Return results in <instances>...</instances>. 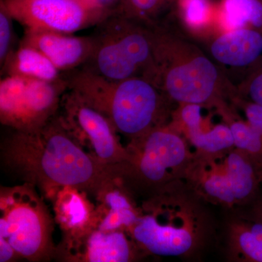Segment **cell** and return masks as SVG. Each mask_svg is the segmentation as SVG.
Returning a JSON list of instances; mask_svg holds the SVG:
<instances>
[{
    "mask_svg": "<svg viewBox=\"0 0 262 262\" xmlns=\"http://www.w3.org/2000/svg\"><path fill=\"white\" fill-rule=\"evenodd\" d=\"M70 91L62 98L65 111L63 123L80 144L84 141L95 158L114 173L126 160L127 150L120 145L117 131L107 117Z\"/></svg>",
    "mask_w": 262,
    "mask_h": 262,
    "instance_id": "obj_8",
    "label": "cell"
},
{
    "mask_svg": "<svg viewBox=\"0 0 262 262\" xmlns=\"http://www.w3.org/2000/svg\"><path fill=\"white\" fill-rule=\"evenodd\" d=\"M111 189L103 193L105 203L110 208L99 225V229L105 232L131 227L139 219L126 196L120 191Z\"/></svg>",
    "mask_w": 262,
    "mask_h": 262,
    "instance_id": "obj_19",
    "label": "cell"
},
{
    "mask_svg": "<svg viewBox=\"0 0 262 262\" xmlns=\"http://www.w3.org/2000/svg\"><path fill=\"white\" fill-rule=\"evenodd\" d=\"M170 215L166 221L155 215L138 219L133 226L136 241L149 252L162 256H178L190 251L194 234L187 221L181 215Z\"/></svg>",
    "mask_w": 262,
    "mask_h": 262,
    "instance_id": "obj_11",
    "label": "cell"
},
{
    "mask_svg": "<svg viewBox=\"0 0 262 262\" xmlns=\"http://www.w3.org/2000/svg\"><path fill=\"white\" fill-rule=\"evenodd\" d=\"M222 13L231 30L248 25L262 32V0H224Z\"/></svg>",
    "mask_w": 262,
    "mask_h": 262,
    "instance_id": "obj_18",
    "label": "cell"
},
{
    "mask_svg": "<svg viewBox=\"0 0 262 262\" xmlns=\"http://www.w3.org/2000/svg\"><path fill=\"white\" fill-rule=\"evenodd\" d=\"M56 203L57 216L67 230H84L91 220L89 208L78 189L71 187H62Z\"/></svg>",
    "mask_w": 262,
    "mask_h": 262,
    "instance_id": "obj_17",
    "label": "cell"
},
{
    "mask_svg": "<svg viewBox=\"0 0 262 262\" xmlns=\"http://www.w3.org/2000/svg\"><path fill=\"white\" fill-rule=\"evenodd\" d=\"M94 37L85 69L110 80L141 77L150 80L154 69L155 33L136 20L114 14L102 20Z\"/></svg>",
    "mask_w": 262,
    "mask_h": 262,
    "instance_id": "obj_4",
    "label": "cell"
},
{
    "mask_svg": "<svg viewBox=\"0 0 262 262\" xmlns=\"http://www.w3.org/2000/svg\"><path fill=\"white\" fill-rule=\"evenodd\" d=\"M251 157L243 151H231L220 164L210 165L202 179L205 193L215 201L232 205L254 194L258 175Z\"/></svg>",
    "mask_w": 262,
    "mask_h": 262,
    "instance_id": "obj_10",
    "label": "cell"
},
{
    "mask_svg": "<svg viewBox=\"0 0 262 262\" xmlns=\"http://www.w3.org/2000/svg\"><path fill=\"white\" fill-rule=\"evenodd\" d=\"M245 115L250 125L262 132V105L248 101L244 106Z\"/></svg>",
    "mask_w": 262,
    "mask_h": 262,
    "instance_id": "obj_26",
    "label": "cell"
},
{
    "mask_svg": "<svg viewBox=\"0 0 262 262\" xmlns=\"http://www.w3.org/2000/svg\"><path fill=\"white\" fill-rule=\"evenodd\" d=\"M169 1L170 0H122L115 14L139 21L155 14Z\"/></svg>",
    "mask_w": 262,
    "mask_h": 262,
    "instance_id": "obj_22",
    "label": "cell"
},
{
    "mask_svg": "<svg viewBox=\"0 0 262 262\" xmlns=\"http://www.w3.org/2000/svg\"><path fill=\"white\" fill-rule=\"evenodd\" d=\"M211 52L222 64L251 68L262 57V32L251 27L231 30L215 39Z\"/></svg>",
    "mask_w": 262,
    "mask_h": 262,
    "instance_id": "obj_13",
    "label": "cell"
},
{
    "mask_svg": "<svg viewBox=\"0 0 262 262\" xmlns=\"http://www.w3.org/2000/svg\"><path fill=\"white\" fill-rule=\"evenodd\" d=\"M7 75L21 76L51 82H66L61 71L36 48L20 43L18 49L10 53L5 64Z\"/></svg>",
    "mask_w": 262,
    "mask_h": 262,
    "instance_id": "obj_15",
    "label": "cell"
},
{
    "mask_svg": "<svg viewBox=\"0 0 262 262\" xmlns=\"http://www.w3.org/2000/svg\"><path fill=\"white\" fill-rule=\"evenodd\" d=\"M26 31L21 44L40 51L61 72L87 63L94 51V37H72L49 31Z\"/></svg>",
    "mask_w": 262,
    "mask_h": 262,
    "instance_id": "obj_12",
    "label": "cell"
},
{
    "mask_svg": "<svg viewBox=\"0 0 262 262\" xmlns=\"http://www.w3.org/2000/svg\"><path fill=\"white\" fill-rule=\"evenodd\" d=\"M66 89L67 81L51 82L7 75L0 82L2 123L22 132L42 128L53 118Z\"/></svg>",
    "mask_w": 262,
    "mask_h": 262,
    "instance_id": "obj_6",
    "label": "cell"
},
{
    "mask_svg": "<svg viewBox=\"0 0 262 262\" xmlns=\"http://www.w3.org/2000/svg\"><path fill=\"white\" fill-rule=\"evenodd\" d=\"M241 90L248 101L262 105V57L251 67Z\"/></svg>",
    "mask_w": 262,
    "mask_h": 262,
    "instance_id": "obj_24",
    "label": "cell"
},
{
    "mask_svg": "<svg viewBox=\"0 0 262 262\" xmlns=\"http://www.w3.org/2000/svg\"><path fill=\"white\" fill-rule=\"evenodd\" d=\"M238 252L248 261L262 262V222L241 226L234 236Z\"/></svg>",
    "mask_w": 262,
    "mask_h": 262,
    "instance_id": "obj_20",
    "label": "cell"
},
{
    "mask_svg": "<svg viewBox=\"0 0 262 262\" xmlns=\"http://www.w3.org/2000/svg\"><path fill=\"white\" fill-rule=\"evenodd\" d=\"M12 17L8 12L2 8L0 10V63L4 65L10 53L12 38H13V27Z\"/></svg>",
    "mask_w": 262,
    "mask_h": 262,
    "instance_id": "obj_25",
    "label": "cell"
},
{
    "mask_svg": "<svg viewBox=\"0 0 262 262\" xmlns=\"http://www.w3.org/2000/svg\"><path fill=\"white\" fill-rule=\"evenodd\" d=\"M1 7L29 31L70 34L105 19L95 0H2Z\"/></svg>",
    "mask_w": 262,
    "mask_h": 262,
    "instance_id": "obj_7",
    "label": "cell"
},
{
    "mask_svg": "<svg viewBox=\"0 0 262 262\" xmlns=\"http://www.w3.org/2000/svg\"><path fill=\"white\" fill-rule=\"evenodd\" d=\"M181 119L189 141L196 149L208 154H217L233 147L234 141L229 125L218 124L210 129L203 125L202 105L184 104Z\"/></svg>",
    "mask_w": 262,
    "mask_h": 262,
    "instance_id": "obj_14",
    "label": "cell"
},
{
    "mask_svg": "<svg viewBox=\"0 0 262 262\" xmlns=\"http://www.w3.org/2000/svg\"><path fill=\"white\" fill-rule=\"evenodd\" d=\"M234 146L253 159L262 160V132L247 122L236 121L230 125Z\"/></svg>",
    "mask_w": 262,
    "mask_h": 262,
    "instance_id": "obj_21",
    "label": "cell"
},
{
    "mask_svg": "<svg viewBox=\"0 0 262 262\" xmlns=\"http://www.w3.org/2000/svg\"><path fill=\"white\" fill-rule=\"evenodd\" d=\"M15 250L11 245L3 237H0V261H10L14 256Z\"/></svg>",
    "mask_w": 262,
    "mask_h": 262,
    "instance_id": "obj_27",
    "label": "cell"
},
{
    "mask_svg": "<svg viewBox=\"0 0 262 262\" xmlns=\"http://www.w3.org/2000/svg\"><path fill=\"white\" fill-rule=\"evenodd\" d=\"M186 23L192 28H201L208 23L211 15L209 0H178Z\"/></svg>",
    "mask_w": 262,
    "mask_h": 262,
    "instance_id": "obj_23",
    "label": "cell"
},
{
    "mask_svg": "<svg viewBox=\"0 0 262 262\" xmlns=\"http://www.w3.org/2000/svg\"><path fill=\"white\" fill-rule=\"evenodd\" d=\"M220 75L213 62L191 45L155 32L151 81L174 101L203 105L213 99Z\"/></svg>",
    "mask_w": 262,
    "mask_h": 262,
    "instance_id": "obj_3",
    "label": "cell"
},
{
    "mask_svg": "<svg viewBox=\"0 0 262 262\" xmlns=\"http://www.w3.org/2000/svg\"><path fill=\"white\" fill-rule=\"evenodd\" d=\"M256 214H257L258 220L259 222H262V204L258 207L257 211H256Z\"/></svg>",
    "mask_w": 262,
    "mask_h": 262,
    "instance_id": "obj_28",
    "label": "cell"
},
{
    "mask_svg": "<svg viewBox=\"0 0 262 262\" xmlns=\"http://www.w3.org/2000/svg\"><path fill=\"white\" fill-rule=\"evenodd\" d=\"M0 237L27 259H42L51 251V222L42 201L32 188L22 186L1 195Z\"/></svg>",
    "mask_w": 262,
    "mask_h": 262,
    "instance_id": "obj_5",
    "label": "cell"
},
{
    "mask_svg": "<svg viewBox=\"0 0 262 262\" xmlns=\"http://www.w3.org/2000/svg\"><path fill=\"white\" fill-rule=\"evenodd\" d=\"M66 80L68 89L107 117L117 132L134 141L155 128L161 117L159 88L144 77L110 80L84 70Z\"/></svg>",
    "mask_w": 262,
    "mask_h": 262,
    "instance_id": "obj_2",
    "label": "cell"
},
{
    "mask_svg": "<svg viewBox=\"0 0 262 262\" xmlns=\"http://www.w3.org/2000/svg\"><path fill=\"white\" fill-rule=\"evenodd\" d=\"M137 150L115 169L117 179L131 171L148 184H161L185 162L187 146L173 131L155 127L134 141Z\"/></svg>",
    "mask_w": 262,
    "mask_h": 262,
    "instance_id": "obj_9",
    "label": "cell"
},
{
    "mask_svg": "<svg viewBox=\"0 0 262 262\" xmlns=\"http://www.w3.org/2000/svg\"><path fill=\"white\" fill-rule=\"evenodd\" d=\"M12 170L45 189L63 187L103 193L116 180L113 170L84 151L62 119L35 131H17L5 144Z\"/></svg>",
    "mask_w": 262,
    "mask_h": 262,
    "instance_id": "obj_1",
    "label": "cell"
},
{
    "mask_svg": "<svg viewBox=\"0 0 262 262\" xmlns=\"http://www.w3.org/2000/svg\"><path fill=\"white\" fill-rule=\"evenodd\" d=\"M132 256L130 243L119 231H94L86 244V261L91 262H126Z\"/></svg>",
    "mask_w": 262,
    "mask_h": 262,
    "instance_id": "obj_16",
    "label": "cell"
}]
</instances>
